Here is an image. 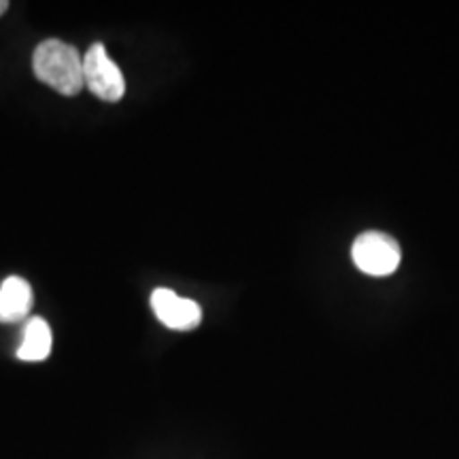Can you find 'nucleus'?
<instances>
[{
    "label": "nucleus",
    "instance_id": "obj_1",
    "mask_svg": "<svg viewBox=\"0 0 459 459\" xmlns=\"http://www.w3.org/2000/svg\"><path fill=\"white\" fill-rule=\"evenodd\" d=\"M34 74L60 91L62 96H74L83 90V57L73 45L57 39H48L34 49Z\"/></svg>",
    "mask_w": 459,
    "mask_h": 459
},
{
    "label": "nucleus",
    "instance_id": "obj_2",
    "mask_svg": "<svg viewBox=\"0 0 459 459\" xmlns=\"http://www.w3.org/2000/svg\"><path fill=\"white\" fill-rule=\"evenodd\" d=\"M351 255L355 266L361 273L372 274V277H387L400 266L402 251L398 240L389 237V234L370 230V232L359 234L355 238Z\"/></svg>",
    "mask_w": 459,
    "mask_h": 459
},
{
    "label": "nucleus",
    "instance_id": "obj_3",
    "mask_svg": "<svg viewBox=\"0 0 459 459\" xmlns=\"http://www.w3.org/2000/svg\"><path fill=\"white\" fill-rule=\"evenodd\" d=\"M83 82L96 99L105 102H117L126 94L124 74L102 43H94L83 56Z\"/></svg>",
    "mask_w": 459,
    "mask_h": 459
},
{
    "label": "nucleus",
    "instance_id": "obj_4",
    "mask_svg": "<svg viewBox=\"0 0 459 459\" xmlns=\"http://www.w3.org/2000/svg\"><path fill=\"white\" fill-rule=\"evenodd\" d=\"M152 308L156 317L162 321L166 328L187 332L194 330L203 319V311L194 300L189 298L177 296L172 290L160 287L152 294Z\"/></svg>",
    "mask_w": 459,
    "mask_h": 459
},
{
    "label": "nucleus",
    "instance_id": "obj_5",
    "mask_svg": "<svg viewBox=\"0 0 459 459\" xmlns=\"http://www.w3.org/2000/svg\"><path fill=\"white\" fill-rule=\"evenodd\" d=\"M32 308V287L22 277H9L0 285V321L15 324L28 317Z\"/></svg>",
    "mask_w": 459,
    "mask_h": 459
},
{
    "label": "nucleus",
    "instance_id": "obj_6",
    "mask_svg": "<svg viewBox=\"0 0 459 459\" xmlns=\"http://www.w3.org/2000/svg\"><path fill=\"white\" fill-rule=\"evenodd\" d=\"M51 344H54V336H51L49 325L41 317H32L26 324L24 338L17 349V358L22 361H43L49 358Z\"/></svg>",
    "mask_w": 459,
    "mask_h": 459
},
{
    "label": "nucleus",
    "instance_id": "obj_7",
    "mask_svg": "<svg viewBox=\"0 0 459 459\" xmlns=\"http://www.w3.org/2000/svg\"><path fill=\"white\" fill-rule=\"evenodd\" d=\"M7 9H9V3H7V0H0V15L7 13Z\"/></svg>",
    "mask_w": 459,
    "mask_h": 459
}]
</instances>
